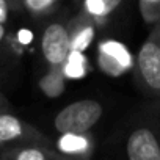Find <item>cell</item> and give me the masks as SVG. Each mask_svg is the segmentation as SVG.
Returning <instances> with one entry per match:
<instances>
[{
	"label": "cell",
	"mask_w": 160,
	"mask_h": 160,
	"mask_svg": "<svg viewBox=\"0 0 160 160\" xmlns=\"http://www.w3.org/2000/svg\"><path fill=\"white\" fill-rule=\"evenodd\" d=\"M5 35H7V30H5V24H2V22H0V44H2V41H3Z\"/></svg>",
	"instance_id": "ac0fdd59"
},
{
	"label": "cell",
	"mask_w": 160,
	"mask_h": 160,
	"mask_svg": "<svg viewBox=\"0 0 160 160\" xmlns=\"http://www.w3.org/2000/svg\"><path fill=\"white\" fill-rule=\"evenodd\" d=\"M66 75L63 74L61 66H50L49 71L39 78L38 88L47 98H58L66 90Z\"/></svg>",
	"instance_id": "30bf717a"
},
{
	"label": "cell",
	"mask_w": 160,
	"mask_h": 160,
	"mask_svg": "<svg viewBox=\"0 0 160 160\" xmlns=\"http://www.w3.org/2000/svg\"><path fill=\"white\" fill-rule=\"evenodd\" d=\"M133 72L140 90L149 98V101L160 102V47L148 38L137 57Z\"/></svg>",
	"instance_id": "7a4b0ae2"
},
{
	"label": "cell",
	"mask_w": 160,
	"mask_h": 160,
	"mask_svg": "<svg viewBox=\"0 0 160 160\" xmlns=\"http://www.w3.org/2000/svg\"><path fill=\"white\" fill-rule=\"evenodd\" d=\"M11 11V2L10 0H0V22L5 24L8 21V14Z\"/></svg>",
	"instance_id": "9a60e30c"
},
{
	"label": "cell",
	"mask_w": 160,
	"mask_h": 160,
	"mask_svg": "<svg viewBox=\"0 0 160 160\" xmlns=\"http://www.w3.org/2000/svg\"><path fill=\"white\" fill-rule=\"evenodd\" d=\"M122 0H82V10L90 14L98 25H102L119 8Z\"/></svg>",
	"instance_id": "8fae6325"
},
{
	"label": "cell",
	"mask_w": 160,
	"mask_h": 160,
	"mask_svg": "<svg viewBox=\"0 0 160 160\" xmlns=\"http://www.w3.org/2000/svg\"><path fill=\"white\" fill-rule=\"evenodd\" d=\"M146 110V119L126 140V155L130 160H160V102L149 101Z\"/></svg>",
	"instance_id": "6da1fadb"
},
{
	"label": "cell",
	"mask_w": 160,
	"mask_h": 160,
	"mask_svg": "<svg viewBox=\"0 0 160 160\" xmlns=\"http://www.w3.org/2000/svg\"><path fill=\"white\" fill-rule=\"evenodd\" d=\"M99 69L110 77H119L133 69L135 58L122 42L116 39H104L98 46L96 57Z\"/></svg>",
	"instance_id": "5b68a950"
},
{
	"label": "cell",
	"mask_w": 160,
	"mask_h": 160,
	"mask_svg": "<svg viewBox=\"0 0 160 160\" xmlns=\"http://www.w3.org/2000/svg\"><path fill=\"white\" fill-rule=\"evenodd\" d=\"M61 69H63V74L66 75L68 80L85 77L90 72V63H88V58L85 57V52L69 50L66 60L61 64Z\"/></svg>",
	"instance_id": "4fadbf2b"
},
{
	"label": "cell",
	"mask_w": 160,
	"mask_h": 160,
	"mask_svg": "<svg viewBox=\"0 0 160 160\" xmlns=\"http://www.w3.org/2000/svg\"><path fill=\"white\" fill-rule=\"evenodd\" d=\"M138 10L144 24L152 25L160 19V0H138Z\"/></svg>",
	"instance_id": "5bb4252c"
},
{
	"label": "cell",
	"mask_w": 160,
	"mask_h": 160,
	"mask_svg": "<svg viewBox=\"0 0 160 160\" xmlns=\"http://www.w3.org/2000/svg\"><path fill=\"white\" fill-rule=\"evenodd\" d=\"M55 149L64 158H90L94 152L91 132H66L55 143Z\"/></svg>",
	"instance_id": "ba28073f"
},
{
	"label": "cell",
	"mask_w": 160,
	"mask_h": 160,
	"mask_svg": "<svg viewBox=\"0 0 160 160\" xmlns=\"http://www.w3.org/2000/svg\"><path fill=\"white\" fill-rule=\"evenodd\" d=\"M71 50L66 22H50L41 36V52L47 66H61Z\"/></svg>",
	"instance_id": "8992f818"
},
{
	"label": "cell",
	"mask_w": 160,
	"mask_h": 160,
	"mask_svg": "<svg viewBox=\"0 0 160 160\" xmlns=\"http://www.w3.org/2000/svg\"><path fill=\"white\" fill-rule=\"evenodd\" d=\"M104 108L94 99H82L66 105L53 119V127L60 133L88 132L102 118Z\"/></svg>",
	"instance_id": "3957f363"
},
{
	"label": "cell",
	"mask_w": 160,
	"mask_h": 160,
	"mask_svg": "<svg viewBox=\"0 0 160 160\" xmlns=\"http://www.w3.org/2000/svg\"><path fill=\"white\" fill-rule=\"evenodd\" d=\"M64 158L52 143L27 141L0 149V160H61Z\"/></svg>",
	"instance_id": "52a82bcc"
},
{
	"label": "cell",
	"mask_w": 160,
	"mask_h": 160,
	"mask_svg": "<svg viewBox=\"0 0 160 160\" xmlns=\"http://www.w3.org/2000/svg\"><path fill=\"white\" fill-rule=\"evenodd\" d=\"M148 38H151V39L160 47V19L152 24V28H151V33H149Z\"/></svg>",
	"instance_id": "2e32d148"
},
{
	"label": "cell",
	"mask_w": 160,
	"mask_h": 160,
	"mask_svg": "<svg viewBox=\"0 0 160 160\" xmlns=\"http://www.w3.org/2000/svg\"><path fill=\"white\" fill-rule=\"evenodd\" d=\"M11 10L25 11L33 18H46L52 14L61 0H10Z\"/></svg>",
	"instance_id": "7c38bea8"
},
{
	"label": "cell",
	"mask_w": 160,
	"mask_h": 160,
	"mask_svg": "<svg viewBox=\"0 0 160 160\" xmlns=\"http://www.w3.org/2000/svg\"><path fill=\"white\" fill-rule=\"evenodd\" d=\"M10 108V104L7 101V98L3 96V93L0 91V110H8Z\"/></svg>",
	"instance_id": "e0dca14e"
},
{
	"label": "cell",
	"mask_w": 160,
	"mask_h": 160,
	"mask_svg": "<svg viewBox=\"0 0 160 160\" xmlns=\"http://www.w3.org/2000/svg\"><path fill=\"white\" fill-rule=\"evenodd\" d=\"M68 25V33H69V42H71V50H82L85 52L96 35L98 24L94 19L87 14L83 10H80L72 19L66 22Z\"/></svg>",
	"instance_id": "9c48e42d"
},
{
	"label": "cell",
	"mask_w": 160,
	"mask_h": 160,
	"mask_svg": "<svg viewBox=\"0 0 160 160\" xmlns=\"http://www.w3.org/2000/svg\"><path fill=\"white\" fill-rule=\"evenodd\" d=\"M27 141L52 143L50 138L38 127L21 119L8 110H0V149Z\"/></svg>",
	"instance_id": "277c9868"
},
{
	"label": "cell",
	"mask_w": 160,
	"mask_h": 160,
	"mask_svg": "<svg viewBox=\"0 0 160 160\" xmlns=\"http://www.w3.org/2000/svg\"><path fill=\"white\" fill-rule=\"evenodd\" d=\"M74 2H77V3H82V0H74Z\"/></svg>",
	"instance_id": "d6986e66"
}]
</instances>
